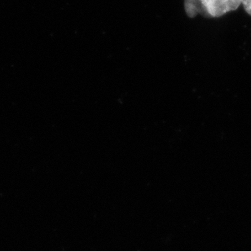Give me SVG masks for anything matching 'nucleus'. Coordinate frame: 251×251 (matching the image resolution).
Listing matches in <instances>:
<instances>
[{"label": "nucleus", "mask_w": 251, "mask_h": 251, "mask_svg": "<svg viewBox=\"0 0 251 251\" xmlns=\"http://www.w3.org/2000/svg\"><path fill=\"white\" fill-rule=\"evenodd\" d=\"M208 14L211 17H222L227 12L237 10L242 0H201Z\"/></svg>", "instance_id": "nucleus-1"}, {"label": "nucleus", "mask_w": 251, "mask_h": 251, "mask_svg": "<svg viewBox=\"0 0 251 251\" xmlns=\"http://www.w3.org/2000/svg\"><path fill=\"white\" fill-rule=\"evenodd\" d=\"M184 8L188 17L193 18L198 14L210 18L201 0H184Z\"/></svg>", "instance_id": "nucleus-2"}, {"label": "nucleus", "mask_w": 251, "mask_h": 251, "mask_svg": "<svg viewBox=\"0 0 251 251\" xmlns=\"http://www.w3.org/2000/svg\"><path fill=\"white\" fill-rule=\"evenodd\" d=\"M242 4L243 5L246 12L251 16V0H242Z\"/></svg>", "instance_id": "nucleus-3"}]
</instances>
